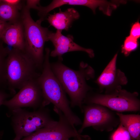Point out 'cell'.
Instances as JSON below:
<instances>
[{"label": "cell", "instance_id": "9a60e30c", "mask_svg": "<svg viewBox=\"0 0 140 140\" xmlns=\"http://www.w3.org/2000/svg\"><path fill=\"white\" fill-rule=\"evenodd\" d=\"M21 10L19 8L10 5L2 0L0 2V19L7 23L16 21L20 18L19 10Z\"/></svg>", "mask_w": 140, "mask_h": 140}, {"label": "cell", "instance_id": "30bf717a", "mask_svg": "<svg viewBox=\"0 0 140 140\" xmlns=\"http://www.w3.org/2000/svg\"><path fill=\"white\" fill-rule=\"evenodd\" d=\"M62 31L57 30L53 32L50 31L48 36V41L53 43L54 49L50 53V55L53 57H58L59 60H62V56L65 53L74 51H82L87 53L89 56L93 58L94 56L93 50L82 47L74 41V38L71 35L65 36L61 33Z\"/></svg>", "mask_w": 140, "mask_h": 140}, {"label": "cell", "instance_id": "52a82bcc", "mask_svg": "<svg viewBox=\"0 0 140 140\" xmlns=\"http://www.w3.org/2000/svg\"><path fill=\"white\" fill-rule=\"evenodd\" d=\"M58 114V121L53 120L45 127L21 140H68L80 137L73 124L60 110L54 108Z\"/></svg>", "mask_w": 140, "mask_h": 140}, {"label": "cell", "instance_id": "8992f818", "mask_svg": "<svg viewBox=\"0 0 140 140\" xmlns=\"http://www.w3.org/2000/svg\"><path fill=\"white\" fill-rule=\"evenodd\" d=\"M137 92L130 93L121 87L104 94H99L90 97L87 101L90 104H96L118 112L139 111L140 103Z\"/></svg>", "mask_w": 140, "mask_h": 140}, {"label": "cell", "instance_id": "44dd1931", "mask_svg": "<svg viewBox=\"0 0 140 140\" xmlns=\"http://www.w3.org/2000/svg\"><path fill=\"white\" fill-rule=\"evenodd\" d=\"M9 95L6 93L0 92V106L2 104L5 99L9 96Z\"/></svg>", "mask_w": 140, "mask_h": 140}, {"label": "cell", "instance_id": "ac0fdd59", "mask_svg": "<svg viewBox=\"0 0 140 140\" xmlns=\"http://www.w3.org/2000/svg\"><path fill=\"white\" fill-rule=\"evenodd\" d=\"M130 36L137 40L140 37V24L138 22L135 23L132 26Z\"/></svg>", "mask_w": 140, "mask_h": 140}, {"label": "cell", "instance_id": "7402d4cb", "mask_svg": "<svg viewBox=\"0 0 140 140\" xmlns=\"http://www.w3.org/2000/svg\"><path fill=\"white\" fill-rule=\"evenodd\" d=\"M8 23L4 22L0 19V41L1 40L2 33Z\"/></svg>", "mask_w": 140, "mask_h": 140}, {"label": "cell", "instance_id": "7a4b0ae2", "mask_svg": "<svg viewBox=\"0 0 140 140\" xmlns=\"http://www.w3.org/2000/svg\"><path fill=\"white\" fill-rule=\"evenodd\" d=\"M50 53V49L46 48L42 71L37 78L44 97L48 104L52 103L72 124L78 125L81 120L72 111L65 92L52 70L49 61Z\"/></svg>", "mask_w": 140, "mask_h": 140}, {"label": "cell", "instance_id": "9c48e42d", "mask_svg": "<svg viewBox=\"0 0 140 140\" xmlns=\"http://www.w3.org/2000/svg\"><path fill=\"white\" fill-rule=\"evenodd\" d=\"M84 117L78 132L81 133L86 128L92 127L97 130L110 131L117 124L114 116L106 107L100 105L91 104L84 107Z\"/></svg>", "mask_w": 140, "mask_h": 140}, {"label": "cell", "instance_id": "d4e9b609", "mask_svg": "<svg viewBox=\"0 0 140 140\" xmlns=\"http://www.w3.org/2000/svg\"><path fill=\"white\" fill-rule=\"evenodd\" d=\"M2 1L1 0H0V2H1Z\"/></svg>", "mask_w": 140, "mask_h": 140}, {"label": "cell", "instance_id": "3957f363", "mask_svg": "<svg viewBox=\"0 0 140 140\" xmlns=\"http://www.w3.org/2000/svg\"><path fill=\"white\" fill-rule=\"evenodd\" d=\"M4 64L5 78L11 93H15V89H20L40 74L36 64L24 51L9 50Z\"/></svg>", "mask_w": 140, "mask_h": 140}, {"label": "cell", "instance_id": "277c9868", "mask_svg": "<svg viewBox=\"0 0 140 140\" xmlns=\"http://www.w3.org/2000/svg\"><path fill=\"white\" fill-rule=\"evenodd\" d=\"M20 19L24 32V51L33 61L38 68H42L44 59V48L47 41L50 31L42 27L43 20L39 19L36 22L32 18L30 10L24 5L20 12Z\"/></svg>", "mask_w": 140, "mask_h": 140}, {"label": "cell", "instance_id": "ffe728a7", "mask_svg": "<svg viewBox=\"0 0 140 140\" xmlns=\"http://www.w3.org/2000/svg\"><path fill=\"white\" fill-rule=\"evenodd\" d=\"M2 2L11 6L18 7L22 9L24 5L22 3V1L19 0H2Z\"/></svg>", "mask_w": 140, "mask_h": 140}, {"label": "cell", "instance_id": "5b68a950", "mask_svg": "<svg viewBox=\"0 0 140 140\" xmlns=\"http://www.w3.org/2000/svg\"><path fill=\"white\" fill-rule=\"evenodd\" d=\"M11 112V124L16 135L13 140H21L53 120L49 110L44 107L33 111L19 108Z\"/></svg>", "mask_w": 140, "mask_h": 140}, {"label": "cell", "instance_id": "e0dca14e", "mask_svg": "<svg viewBox=\"0 0 140 140\" xmlns=\"http://www.w3.org/2000/svg\"><path fill=\"white\" fill-rule=\"evenodd\" d=\"M111 139V140H132L128 131L121 124L113 134Z\"/></svg>", "mask_w": 140, "mask_h": 140}, {"label": "cell", "instance_id": "4fadbf2b", "mask_svg": "<svg viewBox=\"0 0 140 140\" xmlns=\"http://www.w3.org/2000/svg\"><path fill=\"white\" fill-rule=\"evenodd\" d=\"M47 19L51 25L57 30L68 31L73 22L78 19L80 15L78 11L73 8H69L64 11L59 8V11L53 14H48Z\"/></svg>", "mask_w": 140, "mask_h": 140}, {"label": "cell", "instance_id": "603a6c76", "mask_svg": "<svg viewBox=\"0 0 140 140\" xmlns=\"http://www.w3.org/2000/svg\"><path fill=\"white\" fill-rule=\"evenodd\" d=\"M6 49H5L2 52H1V51H0V61H1L2 60V53L4 52L6 50H7Z\"/></svg>", "mask_w": 140, "mask_h": 140}, {"label": "cell", "instance_id": "8fae6325", "mask_svg": "<svg viewBox=\"0 0 140 140\" xmlns=\"http://www.w3.org/2000/svg\"><path fill=\"white\" fill-rule=\"evenodd\" d=\"M117 53L116 54L96 81L101 90L106 93L127 84L128 80L124 73L116 67Z\"/></svg>", "mask_w": 140, "mask_h": 140}, {"label": "cell", "instance_id": "2e32d148", "mask_svg": "<svg viewBox=\"0 0 140 140\" xmlns=\"http://www.w3.org/2000/svg\"><path fill=\"white\" fill-rule=\"evenodd\" d=\"M138 46L137 40L129 36L126 37L122 46V53L125 56H128L132 52L136 50Z\"/></svg>", "mask_w": 140, "mask_h": 140}, {"label": "cell", "instance_id": "d6986e66", "mask_svg": "<svg viewBox=\"0 0 140 140\" xmlns=\"http://www.w3.org/2000/svg\"><path fill=\"white\" fill-rule=\"evenodd\" d=\"M40 1L37 0H27L26 1L25 6L29 9H33L37 10L40 5Z\"/></svg>", "mask_w": 140, "mask_h": 140}, {"label": "cell", "instance_id": "5bb4252c", "mask_svg": "<svg viewBox=\"0 0 140 140\" xmlns=\"http://www.w3.org/2000/svg\"><path fill=\"white\" fill-rule=\"evenodd\" d=\"M122 124L130 134L132 140H140V116L137 114L125 115L116 113Z\"/></svg>", "mask_w": 140, "mask_h": 140}, {"label": "cell", "instance_id": "ba28073f", "mask_svg": "<svg viewBox=\"0 0 140 140\" xmlns=\"http://www.w3.org/2000/svg\"><path fill=\"white\" fill-rule=\"evenodd\" d=\"M37 78L28 81L12 98L5 100L2 104L11 111L23 107L36 109L45 107L48 104L44 97Z\"/></svg>", "mask_w": 140, "mask_h": 140}, {"label": "cell", "instance_id": "cb8c5ba5", "mask_svg": "<svg viewBox=\"0 0 140 140\" xmlns=\"http://www.w3.org/2000/svg\"><path fill=\"white\" fill-rule=\"evenodd\" d=\"M2 61H0V68H1L2 66Z\"/></svg>", "mask_w": 140, "mask_h": 140}, {"label": "cell", "instance_id": "7c38bea8", "mask_svg": "<svg viewBox=\"0 0 140 140\" xmlns=\"http://www.w3.org/2000/svg\"><path fill=\"white\" fill-rule=\"evenodd\" d=\"M1 40L13 48L24 51L25 41L23 26L20 19L8 23L3 30Z\"/></svg>", "mask_w": 140, "mask_h": 140}, {"label": "cell", "instance_id": "6da1fadb", "mask_svg": "<svg viewBox=\"0 0 140 140\" xmlns=\"http://www.w3.org/2000/svg\"><path fill=\"white\" fill-rule=\"evenodd\" d=\"M61 61L59 60L51 64L52 70L69 96L71 106L78 107L83 112L82 104L89 89L86 81L94 77V70L83 62L80 64L79 69L74 70L64 65Z\"/></svg>", "mask_w": 140, "mask_h": 140}]
</instances>
